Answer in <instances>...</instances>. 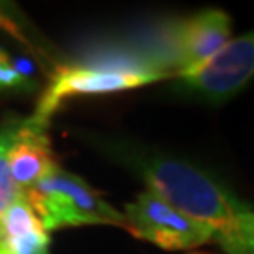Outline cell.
I'll return each mask as SVG.
<instances>
[{
  "instance_id": "5",
  "label": "cell",
  "mask_w": 254,
  "mask_h": 254,
  "mask_svg": "<svg viewBox=\"0 0 254 254\" xmlns=\"http://www.w3.org/2000/svg\"><path fill=\"white\" fill-rule=\"evenodd\" d=\"M254 79V30L230 40L198 72L179 77L194 98L218 106L236 98Z\"/></svg>"
},
{
  "instance_id": "10",
  "label": "cell",
  "mask_w": 254,
  "mask_h": 254,
  "mask_svg": "<svg viewBox=\"0 0 254 254\" xmlns=\"http://www.w3.org/2000/svg\"><path fill=\"white\" fill-rule=\"evenodd\" d=\"M28 87H30V83L25 77V73L15 66V63L9 59L6 51L0 49V92L21 91V89H28Z\"/></svg>"
},
{
  "instance_id": "7",
  "label": "cell",
  "mask_w": 254,
  "mask_h": 254,
  "mask_svg": "<svg viewBox=\"0 0 254 254\" xmlns=\"http://www.w3.org/2000/svg\"><path fill=\"white\" fill-rule=\"evenodd\" d=\"M0 145L6 154L9 177L21 192H27L59 168L47 130L28 119H17L0 128Z\"/></svg>"
},
{
  "instance_id": "11",
  "label": "cell",
  "mask_w": 254,
  "mask_h": 254,
  "mask_svg": "<svg viewBox=\"0 0 254 254\" xmlns=\"http://www.w3.org/2000/svg\"><path fill=\"white\" fill-rule=\"evenodd\" d=\"M23 192L15 187V183L11 181L8 172V164H6V154L0 145V220L6 215V211L11 207V203L17 200Z\"/></svg>"
},
{
  "instance_id": "9",
  "label": "cell",
  "mask_w": 254,
  "mask_h": 254,
  "mask_svg": "<svg viewBox=\"0 0 254 254\" xmlns=\"http://www.w3.org/2000/svg\"><path fill=\"white\" fill-rule=\"evenodd\" d=\"M215 243L226 254H254V211H241L234 228L215 236Z\"/></svg>"
},
{
  "instance_id": "6",
  "label": "cell",
  "mask_w": 254,
  "mask_h": 254,
  "mask_svg": "<svg viewBox=\"0 0 254 254\" xmlns=\"http://www.w3.org/2000/svg\"><path fill=\"white\" fill-rule=\"evenodd\" d=\"M230 15L222 9H203L173 27L172 77L198 72L230 42Z\"/></svg>"
},
{
  "instance_id": "2",
  "label": "cell",
  "mask_w": 254,
  "mask_h": 254,
  "mask_svg": "<svg viewBox=\"0 0 254 254\" xmlns=\"http://www.w3.org/2000/svg\"><path fill=\"white\" fill-rule=\"evenodd\" d=\"M168 77L172 75L160 64L134 63V61L59 66L51 75L49 85L40 96L34 113L28 117V121L47 130L51 117L70 98L139 89Z\"/></svg>"
},
{
  "instance_id": "4",
  "label": "cell",
  "mask_w": 254,
  "mask_h": 254,
  "mask_svg": "<svg viewBox=\"0 0 254 254\" xmlns=\"http://www.w3.org/2000/svg\"><path fill=\"white\" fill-rule=\"evenodd\" d=\"M127 230L164 251H190L215 243L217 230L179 213L149 190L137 194L125 207Z\"/></svg>"
},
{
  "instance_id": "13",
  "label": "cell",
  "mask_w": 254,
  "mask_h": 254,
  "mask_svg": "<svg viewBox=\"0 0 254 254\" xmlns=\"http://www.w3.org/2000/svg\"><path fill=\"white\" fill-rule=\"evenodd\" d=\"M192 254H205V253H192Z\"/></svg>"
},
{
  "instance_id": "1",
  "label": "cell",
  "mask_w": 254,
  "mask_h": 254,
  "mask_svg": "<svg viewBox=\"0 0 254 254\" xmlns=\"http://www.w3.org/2000/svg\"><path fill=\"white\" fill-rule=\"evenodd\" d=\"M139 173L147 189L164 203L179 213L226 234L234 228L236 217L247 207L234 200L222 187L190 164L147 154H123Z\"/></svg>"
},
{
  "instance_id": "12",
  "label": "cell",
  "mask_w": 254,
  "mask_h": 254,
  "mask_svg": "<svg viewBox=\"0 0 254 254\" xmlns=\"http://www.w3.org/2000/svg\"><path fill=\"white\" fill-rule=\"evenodd\" d=\"M0 28H2V30H6V32H8V34H11V36H15L19 40V42H25V44H28L27 38L23 36V32L19 30L17 25H15V23H13L11 19L6 17V15H4L2 11H0Z\"/></svg>"
},
{
  "instance_id": "3",
  "label": "cell",
  "mask_w": 254,
  "mask_h": 254,
  "mask_svg": "<svg viewBox=\"0 0 254 254\" xmlns=\"http://www.w3.org/2000/svg\"><path fill=\"white\" fill-rule=\"evenodd\" d=\"M27 201L51 234L70 226H119L127 228L125 215L106 201L91 185L61 166L46 179L32 185Z\"/></svg>"
},
{
  "instance_id": "8",
  "label": "cell",
  "mask_w": 254,
  "mask_h": 254,
  "mask_svg": "<svg viewBox=\"0 0 254 254\" xmlns=\"http://www.w3.org/2000/svg\"><path fill=\"white\" fill-rule=\"evenodd\" d=\"M49 241L23 192L0 220V254H49Z\"/></svg>"
}]
</instances>
